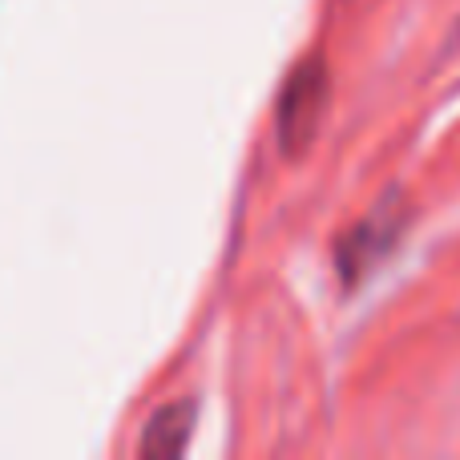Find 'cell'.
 <instances>
[{
    "label": "cell",
    "instance_id": "6da1fadb",
    "mask_svg": "<svg viewBox=\"0 0 460 460\" xmlns=\"http://www.w3.org/2000/svg\"><path fill=\"white\" fill-rule=\"evenodd\" d=\"M327 105V73L315 61L299 65L287 81L283 97H279V137H283V150L295 154L315 137L319 118H323Z\"/></svg>",
    "mask_w": 460,
    "mask_h": 460
},
{
    "label": "cell",
    "instance_id": "7a4b0ae2",
    "mask_svg": "<svg viewBox=\"0 0 460 460\" xmlns=\"http://www.w3.org/2000/svg\"><path fill=\"white\" fill-rule=\"evenodd\" d=\"M190 420H194V404H166L158 416L150 420L142 437V453L150 456H174L186 448V437H190Z\"/></svg>",
    "mask_w": 460,
    "mask_h": 460
}]
</instances>
